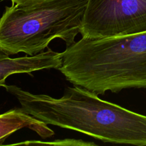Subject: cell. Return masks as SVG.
<instances>
[{
	"label": "cell",
	"instance_id": "4",
	"mask_svg": "<svg viewBox=\"0 0 146 146\" xmlns=\"http://www.w3.org/2000/svg\"><path fill=\"white\" fill-rule=\"evenodd\" d=\"M146 31V0H88L80 34L103 38Z\"/></svg>",
	"mask_w": 146,
	"mask_h": 146
},
{
	"label": "cell",
	"instance_id": "6",
	"mask_svg": "<svg viewBox=\"0 0 146 146\" xmlns=\"http://www.w3.org/2000/svg\"><path fill=\"white\" fill-rule=\"evenodd\" d=\"M48 125L27 113L22 108H16L0 114V144L16 131L24 128L34 131L42 138L54 135Z\"/></svg>",
	"mask_w": 146,
	"mask_h": 146
},
{
	"label": "cell",
	"instance_id": "5",
	"mask_svg": "<svg viewBox=\"0 0 146 146\" xmlns=\"http://www.w3.org/2000/svg\"><path fill=\"white\" fill-rule=\"evenodd\" d=\"M61 53L48 48L34 56L10 58L0 51V87L6 85V79L16 74H31L44 69H58L61 65Z\"/></svg>",
	"mask_w": 146,
	"mask_h": 146
},
{
	"label": "cell",
	"instance_id": "2",
	"mask_svg": "<svg viewBox=\"0 0 146 146\" xmlns=\"http://www.w3.org/2000/svg\"><path fill=\"white\" fill-rule=\"evenodd\" d=\"M61 54L58 70L74 86L97 95L130 88L146 89V31L82 37Z\"/></svg>",
	"mask_w": 146,
	"mask_h": 146
},
{
	"label": "cell",
	"instance_id": "3",
	"mask_svg": "<svg viewBox=\"0 0 146 146\" xmlns=\"http://www.w3.org/2000/svg\"><path fill=\"white\" fill-rule=\"evenodd\" d=\"M88 0H47L6 7L0 17V51L34 56L52 40L72 45L81 31Z\"/></svg>",
	"mask_w": 146,
	"mask_h": 146
},
{
	"label": "cell",
	"instance_id": "7",
	"mask_svg": "<svg viewBox=\"0 0 146 146\" xmlns=\"http://www.w3.org/2000/svg\"><path fill=\"white\" fill-rule=\"evenodd\" d=\"M12 4L17 5H29V4H36V3L41 2V1H47V0H10Z\"/></svg>",
	"mask_w": 146,
	"mask_h": 146
},
{
	"label": "cell",
	"instance_id": "1",
	"mask_svg": "<svg viewBox=\"0 0 146 146\" xmlns=\"http://www.w3.org/2000/svg\"><path fill=\"white\" fill-rule=\"evenodd\" d=\"M4 88L27 113L46 125L78 131L104 143L146 146V115L101 99L85 88L68 87L56 98L14 85Z\"/></svg>",
	"mask_w": 146,
	"mask_h": 146
}]
</instances>
